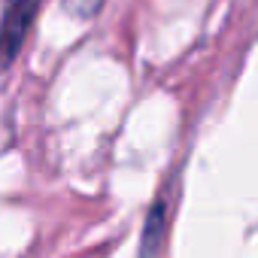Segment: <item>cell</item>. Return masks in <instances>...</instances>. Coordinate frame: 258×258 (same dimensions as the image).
Returning a JSON list of instances; mask_svg holds the SVG:
<instances>
[{
	"mask_svg": "<svg viewBox=\"0 0 258 258\" xmlns=\"http://www.w3.org/2000/svg\"><path fill=\"white\" fill-rule=\"evenodd\" d=\"M43 0H16V4L0 19V64H10L16 52L22 49Z\"/></svg>",
	"mask_w": 258,
	"mask_h": 258,
	"instance_id": "obj_1",
	"label": "cell"
},
{
	"mask_svg": "<svg viewBox=\"0 0 258 258\" xmlns=\"http://www.w3.org/2000/svg\"><path fill=\"white\" fill-rule=\"evenodd\" d=\"M103 4H106V0H61L64 13H70L73 19H82V22L94 19L103 10Z\"/></svg>",
	"mask_w": 258,
	"mask_h": 258,
	"instance_id": "obj_3",
	"label": "cell"
},
{
	"mask_svg": "<svg viewBox=\"0 0 258 258\" xmlns=\"http://www.w3.org/2000/svg\"><path fill=\"white\" fill-rule=\"evenodd\" d=\"M161 231H164V204H155V210L149 213V222H146V228H143V258H149L152 255V249H155V243L161 240Z\"/></svg>",
	"mask_w": 258,
	"mask_h": 258,
	"instance_id": "obj_2",
	"label": "cell"
}]
</instances>
